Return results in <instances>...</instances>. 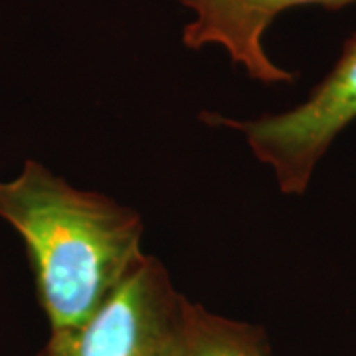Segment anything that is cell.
Returning <instances> with one entry per match:
<instances>
[{"instance_id":"6da1fadb","label":"cell","mask_w":356,"mask_h":356,"mask_svg":"<svg viewBox=\"0 0 356 356\" xmlns=\"http://www.w3.org/2000/svg\"><path fill=\"white\" fill-rule=\"evenodd\" d=\"M0 218L24 242L51 331L86 323L145 255L139 212L32 159L0 180Z\"/></svg>"},{"instance_id":"7a4b0ae2","label":"cell","mask_w":356,"mask_h":356,"mask_svg":"<svg viewBox=\"0 0 356 356\" xmlns=\"http://www.w3.org/2000/svg\"><path fill=\"white\" fill-rule=\"evenodd\" d=\"M200 117L210 125L242 133L255 159L271 168L280 191L291 196L303 194L318 161L356 119V32L344 42L331 72L293 109L252 121L218 113Z\"/></svg>"},{"instance_id":"3957f363","label":"cell","mask_w":356,"mask_h":356,"mask_svg":"<svg viewBox=\"0 0 356 356\" xmlns=\"http://www.w3.org/2000/svg\"><path fill=\"white\" fill-rule=\"evenodd\" d=\"M180 297L166 267L145 254L86 323L50 331L36 356H163Z\"/></svg>"},{"instance_id":"277c9868","label":"cell","mask_w":356,"mask_h":356,"mask_svg":"<svg viewBox=\"0 0 356 356\" xmlns=\"http://www.w3.org/2000/svg\"><path fill=\"white\" fill-rule=\"evenodd\" d=\"M192 14L182 30V44L191 50L218 46L248 76L261 83H291L295 74L277 65L266 51V32L281 13L295 6H323L339 10L356 0H178Z\"/></svg>"},{"instance_id":"5b68a950","label":"cell","mask_w":356,"mask_h":356,"mask_svg":"<svg viewBox=\"0 0 356 356\" xmlns=\"http://www.w3.org/2000/svg\"><path fill=\"white\" fill-rule=\"evenodd\" d=\"M163 356H271L264 331L180 297Z\"/></svg>"}]
</instances>
